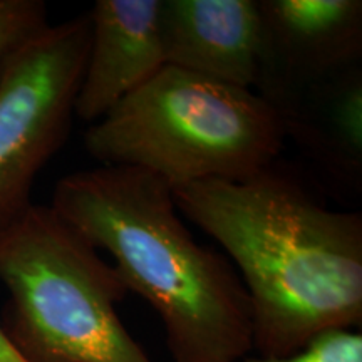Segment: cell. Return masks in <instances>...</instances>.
Masks as SVG:
<instances>
[{"instance_id":"obj_2","label":"cell","mask_w":362,"mask_h":362,"mask_svg":"<svg viewBox=\"0 0 362 362\" xmlns=\"http://www.w3.org/2000/svg\"><path fill=\"white\" fill-rule=\"evenodd\" d=\"M49 206L110 253L128 292L155 309L173 362L250 356L245 285L228 257L194 240L170 183L141 168L99 165L59 180Z\"/></svg>"},{"instance_id":"obj_9","label":"cell","mask_w":362,"mask_h":362,"mask_svg":"<svg viewBox=\"0 0 362 362\" xmlns=\"http://www.w3.org/2000/svg\"><path fill=\"white\" fill-rule=\"evenodd\" d=\"M344 74V72H342ZM329 151L342 156L344 165L359 170L362 161V83L359 72L329 81Z\"/></svg>"},{"instance_id":"obj_5","label":"cell","mask_w":362,"mask_h":362,"mask_svg":"<svg viewBox=\"0 0 362 362\" xmlns=\"http://www.w3.org/2000/svg\"><path fill=\"white\" fill-rule=\"evenodd\" d=\"M89 40L88 13L49 24L0 76V233L33 205L35 178L66 143Z\"/></svg>"},{"instance_id":"obj_3","label":"cell","mask_w":362,"mask_h":362,"mask_svg":"<svg viewBox=\"0 0 362 362\" xmlns=\"http://www.w3.org/2000/svg\"><path fill=\"white\" fill-rule=\"evenodd\" d=\"M284 112L262 94L165 66L90 124L84 148L99 165L133 166L171 188L243 181L275 165Z\"/></svg>"},{"instance_id":"obj_1","label":"cell","mask_w":362,"mask_h":362,"mask_svg":"<svg viewBox=\"0 0 362 362\" xmlns=\"http://www.w3.org/2000/svg\"><path fill=\"white\" fill-rule=\"evenodd\" d=\"M180 214L220 243L245 285L253 351L288 357L362 322V215L325 206L272 165L243 181L173 188Z\"/></svg>"},{"instance_id":"obj_6","label":"cell","mask_w":362,"mask_h":362,"mask_svg":"<svg viewBox=\"0 0 362 362\" xmlns=\"http://www.w3.org/2000/svg\"><path fill=\"white\" fill-rule=\"evenodd\" d=\"M264 27L262 81L324 84L362 51L361 0H257ZM257 83V84H259Z\"/></svg>"},{"instance_id":"obj_12","label":"cell","mask_w":362,"mask_h":362,"mask_svg":"<svg viewBox=\"0 0 362 362\" xmlns=\"http://www.w3.org/2000/svg\"><path fill=\"white\" fill-rule=\"evenodd\" d=\"M0 362H30L13 344L2 322H0Z\"/></svg>"},{"instance_id":"obj_7","label":"cell","mask_w":362,"mask_h":362,"mask_svg":"<svg viewBox=\"0 0 362 362\" xmlns=\"http://www.w3.org/2000/svg\"><path fill=\"white\" fill-rule=\"evenodd\" d=\"M166 66L252 89L259 83L264 27L257 0H161Z\"/></svg>"},{"instance_id":"obj_8","label":"cell","mask_w":362,"mask_h":362,"mask_svg":"<svg viewBox=\"0 0 362 362\" xmlns=\"http://www.w3.org/2000/svg\"><path fill=\"white\" fill-rule=\"evenodd\" d=\"M161 0H96L74 116L96 123L166 66Z\"/></svg>"},{"instance_id":"obj_4","label":"cell","mask_w":362,"mask_h":362,"mask_svg":"<svg viewBox=\"0 0 362 362\" xmlns=\"http://www.w3.org/2000/svg\"><path fill=\"white\" fill-rule=\"evenodd\" d=\"M0 284L30 362H153L117 315L119 274L51 206L33 203L0 233Z\"/></svg>"},{"instance_id":"obj_11","label":"cell","mask_w":362,"mask_h":362,"mask_svg":"<svg viewBox=\"0 0 362 362\" xmlns=\"http://www.w3.org/2000/svg\"><path fill=\"white\" fill-rule=\"evenodd\" d=\"M238 362H362V336L357 330H330L288 357L247 356Z\"/></svg>"},{"instance_id":"obj_10","label":"cell","mask_w":362,"mask_h":362,"mask_svg":"<svg viewBox=\"0 0 362 362\" xmlns=\"http://www.w3.org/2000/svg\"><path fill=\"white\" fill-rule=\"evenodd\" d=\"M47 25L42 0H0V76L13 54Z\"/></svg>"}]
</instances>
